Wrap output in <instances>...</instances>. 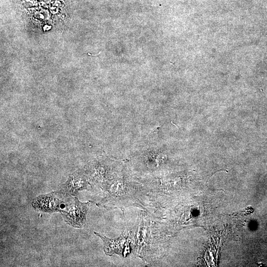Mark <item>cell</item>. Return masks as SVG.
Listing matches in <instances>:
<instances>
[{
  "label": "cell",
  "instance_id": "7a4b0ae2",
  "mask_svg": "<svg viewBox=\"0 0 267 267\" xmlns=\"http://www.w3.org/2000/svg\"><path fill=\"white\" fill-rule=\"evenodd\" d=\"M54 193L39 196L33 200L32 207L36 210L45 213L60 212L66 206H63L64 202L57 198Z\"/></svg>",
  "mask_w": 267,
  "mask_h": 267
},
{
  "label": "cell",
  "instance_id": "6da1fadb",
  "mask_svg": "<svg viewBox=\"0 0 267 267\" xmlns=\"http://www.w3.org/2000/svg\"><path fill=\"white\" fill-rule=\"evenodd\" d=\"M89 204V202H81L75 197L74 204L66 206L60 212L68 224L74 227L81 228L86 222Z\"/></svg>",
  "mask_w": 267,
  "mask_h": 267
},
{
  "label": "cell",
  "instance_id": "3957f363",
  "mask_svg": "<svg viewBox=\"0 0 267 267\" xmlns=\"http://www.w3.org/2000/svg\"><path fill=\"white\" fill-rule=\"evenodd\" d=\"M103 241L104 244V251L105 253L108 256H111L114 254L123 256V251L128 244L126 239L122 237L116 239H110L98 233L94 232Z\"/></svg>",
  "mask_w": 267,
  "mask_h": 267
}]
</instances>
